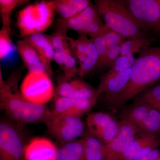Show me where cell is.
<instances>
[{
    "label": "cell",
    "instance_id": "obj_1",
    "mask_svg": "<svg viewBox=\"0 0 160 160\" xmlns=\"http://www.w3.org/2000/svg\"><path fill=\"white\" fill-rule=\"evenodd\" d=\"M132 69L127 86L119 94L107 102L109 105L122 106L160 79V47L142 50Z\"/></svg>",
    "mask_w": 160,
    "mask_h": 160
},
{
    "label": "cell",
    "instance_id": "obj_2",
    "mask_svg": "<svg viewBox=\"0 0 160 160\" xmlns=\"http://www.w3.org/2000/svg\"><path fill=\"white\" fill-rule=\"evenodd\" d=\"M12 87L3 80L1 69L0 107L13 122L18 125L44 123L52 115V111L46 105L30 102Z\"/></svg>",
    "mask_w": 160,
    "mask_h": 160
},
{
    "label": "cell",
    "instance_id": "obj_3",
    "mask_svg": "<svg viewBox=\"0 0 160 160\" xmlns=\"http://www.w3.org/2000/svg\"><path fill=\"white\" fill-rule=\"evenodd\" d=\"M97 10L105 25L127 39L145 34L126 6L125 1L95 0Z\"/></svg>",
    "mask_w": 160,
    "mask_h": 160
},
{
    "label": "cell",
    "instance_id": "obj_4",
    "mask_svg": "<svg viewBox=\"0 0 160 160\" xmlns=\"http://www.w3.org/2000/svg\"><path fill=\"white\" fill-rule=\"evenodd\" d=\"M55 10L51 1H43L26 6L17 15L20 37L23 38L35 33H43L54 21Z\"/></svg>",
    "mask_w": 160,
    "mask_h": 160
},
{
    "label": "cell",
    "instance_id": "obj_5",
    "mask_svg": "<svg viewBox=\"0 0 160 160\" xmlns=\"http://www.w3.org/2000/svg\"><path fill=\"white\" fill-rule=\"evenodd\" d=\"M26 146L18 124L9 120H1L0 160H25Z\"/></svg>",
    "mask_w": 160,
    "mask_h": 160
},
{
    "label": "cell",
    "instance_id": "obj_6",
    "mask_svg": "<svg viewBox=\"0 0 160 160\" xmlns=\"http://www.w3.org/2000/svg\"><path fill=\"white\" fill-rule=\"evenodd\" d=\"M47 73L28 72L20 86L23 97L30 102L45 105L55 94L53 82Z\"/></svg>",
    "mask_w": 160,
    "mask_h": 160
},
{
    "label": "cell",
    "instance_id": "obj_7",
    "mask_svg": "<svg viewBox=\"0 0 160 160\" xmlns=\"http://www.w3.org/2000/svg\"><path fill=\"white\" fill-rule=\"evenodd\" d=\"M44 123L49 133L62 145L75 141L85 132L84 124L78 117L52 113Z\"/></svg>",
    "mask_w": 160,
    "mask_h": 160
},
{
    "label": "cell",
    "instance_id": "obj_8",
    "mask_svg": "<svg viewBox=\"0 0 160 160\" xmlns=\"http://www.w3.org/2000/svg\"><path fill=\"white\" fill-rule=\"evenodd\" d=\"M125 3L143 32H160V9L158 0H128Z\"/></svg>",
    "mask_w": 160,
    "mask_h": 160
},
{
    "label": "cell",
    "instance_id": "obj_9",
    "mask_svg": "<svg viewBox=\"0 0 160 160\" xmlns=\"http://www.w3.org/2000/svg\"><path fill=\"white\" fill-rule=\"evenodd\" d=\"M89 133L105 144L117 135L119 124L108 113L97 112L88 115L86 120Z\"/></svg>",
    "mask_w": 160,
    "mask_h": 160
},
{
    "label": "cell",
    "instance_id": "obj_10",
    "mask_svg": "<svg viewBox=\"0 0 160 160\" xmlns=\"http://www.w3.org/2000/svg\"><path fill=\"white\" fill-rule=\"evenodd\" d=\"M118 133L111 142L106 144V160H119L141 132L137 126L126 120L119 122Z\"/></svg>",
    "mask_w": 160,
    "mask_h": 160
},
{
    "label": "cell",
    "instance_id": "obj_11",
    "mask_svg": "<svg viewBox=\"0 0 160 160\" xmlns=\"http://www.w3.org/2000/svg\"><path fill=\"white\" fill-rule=\"evenodd\" d=\"M65 97L80 100L98 99L97 90L80 79L60 80L55 90V98Z\"/></svg>",
    "mask_w": 160,
    "mask_h": 160
},
{
    "label": "cell",
    "instance_id": "obj_12",
    "mask_svg": "<svg viewBox=\"0 0 160 160\" xmlns=\"http://www.w3.org/2000/svg\"><path fill=\"white\" fill-rule=\"evenodd\" d=\"M132 69L118 73L106 72L101 78L97 89L98 98L102 93H106L105 99L106 102L119 94L127 86L131 77Z\"/></svg>",
    "mask_w": 160,
    "mask_h": 160
},
{
    "label": "cell",
    "instance_id": "obj_13",
    "mask_svg": "<svg viewBox=\"0 0 160 160\" xmlns=\"http://www.w3.org/2000/svg\"><path fill=\"white\" fill-rule=\"evenodd\" d=\"M160 147L159 137L141 131L136 136L129 149L119 160L137 159Z\"/></svg>",
    "mask_w": 160,
    "mask_h": 160
},
{
    "label": "cell",
    "instance_id": "obj_14",
    "mask_svg": "<svg viewBox=\"0 0 160 160\" xmlns=\"http://www.w3.org/2000/svg\"><path fill=\"white\" fill-rule=\"evenodd\" d=\"M97 100H80L72 98H55L52 113L57 115H65L80 117L90 111Z\"/></svg>",
    "mask_w": 160,
    "mask_h": 160
},
{
    "label": "cell",
    "instance_id": "obj_15",
    "mask_svg": "<svg viewBox=\"0 0 160 160\" xmlns=\"http://www.w3.org/2000/svg\"><path fill=\"white\" fill-rule=\"evenodd\" d=\"M56 146L46 138L32 139L26 145L25 160H58Z\"/></svg>",
    "mask_w": 160,
    "mask_h": 160
},
{
    "label": "cell",
    "instance_id": "obj_16",
    "mask_svg": "<svg viewBox=\"0 0 160 160\" xmlns=\"http://www.w3.org/2000/svg\"><path fill=\"white\" fill-rule=\"evenodd\" d=\"M99 17L95 6L90 3L87 8L76 15L69 18L58 20L56 22V27L57 29L66 32L74 30L80 34L89 22Z\"/></svg>",
    "mask_w": 160,
    "mask_h": 160
},
{
    "label": "cell",
    "instance_id": "obj_17",
    "mask_svg": "<svg viewBox=\"0 0 160 160\" xmlns=\"http://www.w3.org/2000/svg\"><path fill=\"white\" fill-rule=\"evenodd\" d=\"M37 52L50 76L52 74L51 62L54 60L55 50L50 35L43 33H34L24 38Z\"/></svg>",
    "mask_w": 160,
    "mask_h": 160
},
{
    "label": "cell",
    "instance_id": "obj_18",
    "mask_svg": "<svg viewBox=\"0 0 160 160\" xmlns=\"http://www.w3.org/2000/svg\"><path fill=\"white\" fill-rule=\"evenodd\" d=\"M17 48L28 72L35 73H48L37 52L25 39L17 43Z\"/></svg>",
    "mask_w": 160,
    "mask_h": 160
},
{
    "label": "cell",
    "instance_id": "obj_19",
    "mask_svg": "<svg viewBox=\"0 0 160 160\" xmlns=\"http://www.w3.org/2000/svg\"><path fill=\"white\" fill-rule=\"evenodd\" d=\"M56 12L67 19L76 15L89 6V0H52L50 1Z\"/></svg>",
    "mask_w": 160,
    "mask_h": 160
},
{
    "label": "cell",
    "instance_id": "obj_20",
    "mask_svg": "<svg viewBox=\"0 0 160 160\" xmlns=\"http://www.w3.org/2000/svg\"><path fill=\"white\" fill-rule=\"evenodd\" d=\"M151 108L146 103L137 99L123 112L121 119L129 121L139 128L147 118Z\"/></svg>",
    "mask_w": 160,
    "mask_h": 160
},
{
    "label": "cell",
    "instance_id": "obj_21",
    "mask_svg": "<svg viewBox=\"0 0 160 160\" xmlns=\"http://www.w3.org/2000/svg\"><path fill=\"white\" fill-rule=\"evenodd\" d=\"M58 160H85L84 138L62 145L58 149Z\"/></svg>",
    "mask_w": 160,
    "mask_h": 160
},
{
    "label": "cell",
    "instance_id": "obj_22",
    "mask_svg": "<svg viewBox=\"0 0 160 160\" xmlns=\"http://www.w3.org/2000/svg\"><path fill=\"white\" fill-rule=\"evenodd\" d=\"M84 139L85 160H106V144L89 133Z\"/></svg>",
    "mask_w": 160,
    "mask_h": 160
},
{
    "label": "cell",
    "instance_id": "obj_23",
    "mask_svg": "<svg viewBox=\"0 0 160 160\" xmlns=\"http://www.w3.org/2000/svg\"><path fill=\"white\" fill-rule=\"evenodd\" d=\"M151 40L145 34L137 37L128 39L121 46L120 55H133L142 50L150 48Z\"/></svg>",
    "mask_w": 160,
    "mask_h": 160
},
{
    "label": "cell",
    "instance_id": "obj_24",
    "mask_svg": "<svg viewBox=\"0 0 160 160\" xmlns=\"http://www.w3.org/2000/svg\"><path fill=\"white\" fill-rule=\"evenodd\" d=\"M26 0H0V13L2 27L11 32V16L12 11L18 6L28 2Z\"/></svg>",
    "mask_w": 160,
    "mask_h": 160
},
{
    "label": "cell",
    "instance_id": "obj_25",
    "mask_svg": "<svg viewBox=\"0 0 160 160\" xmlns=\"http://www.w3.org/2000/svg\"><path fill=\"white\" fill-rule=\"evenodd\" d=\"M141 131L160 136V112L157 109L151 108L144 122L140 126Z\"/></svg>",
    "mask_w": 160,
    "mask_h": 160
},
{
    "label": "cell",
    "instance_id": "obj_26",
    "mask_svg": "<svg viewBox=\"0 0 160 160\" xmlns=\"http://www.w3.org/2000/svg\"><path fill=\"white\" fill-rule=\"evenodd\" d=\"M138 99L160 112V84L143 92Z\"/></svg>",
    "mask_w": 160,
    "mask_h": 160
},
{
    "label": "cell",
    "instance_id": "obj_27",
    "mask_svg": "<svg viewBox=\"0 0 160 160\" xmlns=\"http://www.w3.org/2000/svg\"><path fill=\"white\" fill-rule=\"evenodd\" d=\"M10 32L2 27L0 30V59H3L16 50L17 47L12 43L10 37Z\"/></svg>",
    "mask_w": 160,
    "mask_h": 160
},
{
    "label": "cell",
    "instance_id": "obj_28",
    "mask_svg": "<svg viewBox=\"0 0 160 160\" xmlns=\"http://www.w3.org/2000/svg\"><path fill=\"white\" fill-rule=\"evenodd\" d=\"M133 55H120L112 64L108 73H115L126 71L132 68L136 60Z\"/></svg>",
    "mask_w": 160,
    "mask_h": 160
},
{
    "label": "cell",
    "instance_id": "obj_29",
    "mask_svg": "<svg viewBox=\"0 0 160 160\" xmlns=\"http://www.w3.org/2000/svg\"><path fill=\"white\" fill-rule=\"evenodd\" d=\"M62 69L64 72V77L66 79H72L77 75L78 68L76 66V61L69 48L65 56Z\"/></svg>",
    "mask_w": 160,
    "mask_h": 160
},
{
    "label": "cell",
    "instance_id": "obj_30",
    "mask_svg": "<svg viewBox=\"0 0 160 160\" xmlns=\"http://www.w3.org/2000/svg\"><path fill=\"white\" fill-rule=\"evenodd\" d=\"M102 34L105 40L107 49L115 46H122L127 40L126 38L110 29L106 25Z\"/></svg>",
    "mask_w": 160,
    "mask_h": 160
},
{
    "label": "cell",
    "instance_id": "obj_31",
    "mask_svg": "<svg viewBox=\"0 0 160 160\" xmlns=\"http://www.w3.org/2000/svg\"><path fill=\"white\" fill-rule=\"evenodd\" d=\"M121 46H118L107 49L106 54L101 62L94 69L111 68L112 64L121 54Z\"/></svg>",
    "mask_w": 160,
    "mask_h": 160
},
{
    "label": "cell",
    "instance_id": "obj_32",
    "mask_svg": "<svg viewBox=\"0 0 160 160\" xmlns=\"http://www.w3.org/2000/svg\"><path fill=\"white\" fill-rule=\"evenodd\" d=\"M106 25L103 23L100 16L89 22L79 34L82 35H89L91 38L102 34Z\"/></svg>",
    "mask_w": 160,
    "mask_h": 160
},
{
    "label": "cell",
    "instance_id": "obj_33",
    "mask_svg": "<svg viewBox=\"0 0 160 160\" xmlns=\"http://www.w3.org/2000/svg\"><path fill=\"white\" fill-rule=\"evenodd\" d=\"M67 32L62 29H57L56 31L51 35L52 44L55 51L63 50L68 47L66 42L68 41Z\"/></svg>",
    "mask_w": 160,
    "mask_h": 160
},
{
    "label": "cell",
    "instance_id": "obj_34",
    "mask_svg": "<svg viewBox=\"0 0 160 160\" xmlns=\"http://www.w3.org/2000/svg\"><path fill=\"white\" fill-rule=\"evenodd\" d=\"M90 39L95 46L98 56V60L97 66L101 62V61L102 60L103 58L105 56L107 50V46H106L105 40L104 39L102 33L97 36L91 38Z\"/></svg>",
    "mask_w": 160,
    "mask_h": 160
},
{
    "label": "cell",
    "instance_id": "obj_35",
    "mask_svg": "<svg viewBox=\"0 0 160 160\" xmlns=\"http://www.w3.org/2000/svg\"><path fill=\"white\" fill-rule=\"evenodd\" d=\"M69 47H67L66 49L63 50H59V51H55L54 56V60L60 67H62L63 62L66 56L67 50L69 49Z\"/></svg>",
    "mask_w": 160,
    "mask_h": 160
},
{
    "label": "cell",
    "instance_id": "obj_36",
    "mask_svg": "<svg viewBox=\"0 0 160 160\" xmlns=\"http://www.w3.org/2000/svg\"><path fill=\"white\" fill-rule=\"evenodd\" d=\"M160 155L159 148L155 149L142 157L134 160H155Z\"/></svg>",
    "mask_w": 160,
    "mask_h": 160
},
{
    "label": "cell",
    "instance_id": "obj_37",
    "mask_svg": "<svg viewBox=\"0 0 160 160\" xmlns=\"http://www.w3.org/2000/svg\"><path fill=\"white\" fill-rule=\"evenodd\" d=\"M158 2L159 3V5L160 6V0H158Z\"/></svg>",
    "mask_w": 160,
    "mask_h": 160
}]
</instances>
